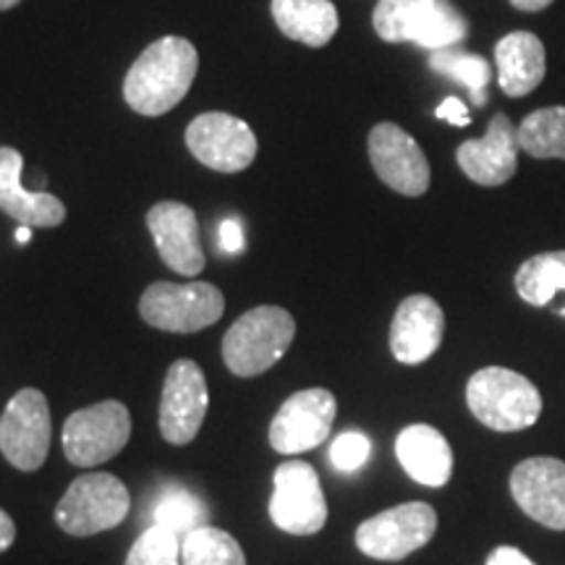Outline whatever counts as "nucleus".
Returning a JSON list of instances; mask_svg holds the SVG:
<instances>
[{
  "label": "nucleus",
  "instance_id": "1",
  "mask_svg": "<svg viewBox=\"0 0 565 565\" xmlns=\"http://www.w3.org/2000/svg\"><path fill=\"white\" fill-rule=\"evenodd\" d=\"M196 68L200 55L192 42L183 38L154 40L126 74V103L139 116H162L186 97Z\"/></svg>",
  "mask_w": 565,
  "mask_h": 565
},
{
  "label": "nucleus",
  "instance_id": "2",
  "mask_svg": "<svg viewBox=\"0 0 565 565\" xmlns=\"http://www.w3.org/2000/svg\"><path fill=\"white\" fill-rule=\"evenodd\" d=\"M466 404L475 419L494 433H521L542 414V395L536 385L505 366H484L471 374Z\"/></svg>",
  "mask_w": 565,
  "mask_h": 565
},
{
  "label": "nucleus",
  "instance_id": "3",
  "mask_svg": "<svg viewBox=\"0 0 565 565\" xmlns=\"http://www.w3.org/2000/svg\"><path fill=\"white\" fill-rule=\"evenodd\" d=\"M296 322L280 307H254L223 338V362L236 377H257L291 349Z\"/></svg>",
  "mask_w": 565,
  "mask_h": 565
},
{
  "label": "nucleus",
  "instance_id": "4",
  "mask_svg": "<svg viewBox=\"0 0 565 565\" xmlns=\"http://www.w3.org/2000/svg\"><path fill=\"white\" fill-rule=\"evenodd\" d=\"M131 511V494L118 477L95 471L68 484L55 508V524L71 536H92L124 524Z\"/></svg>",
  "mask_w": 565,
  "mask_h": 565
},
{
  "label": "nucleus",
  "instance_id": "5",
  "mask_svg": "<svg viewBox=\"0 0 565 565\" xmlns=\"http://www.w3.org/2000/svg\"><path fill=\"white\" fill-rule=\"evenodd\" d=\"M225 299L212 282H152L139 301L141 320L166 333H196L221 320Z\"/></svg>",
  "mask_w": 565,
  "mask_h": 565
},
{
  "label": "nucleus",
  "instance_id": "6",
  "mask_svg": "<svg viewBox=\"0 0 565 565\" xmlns=\"http://www.w3.org/2000/svg\"><path fill=\"white\" fill-rule=\"evenodd\" d=\"M131 437V414L121 401H103L74 412L63 424V454L68 463L100 466L126 448Z\"/></svg>",
  "mask_w": 565,
  "mask_h": 565
},
{
  "label": "nucleus",
  "instance_id": "7",
  "mask_svg": "<svg viewBox=\"0 0 565 565\" xmlns=\"http://www.w3.org/2000/svg\"><path fill=\"white\" fill-rule=\"evenodd\" d=\"M437 532V513L429 503L414 500L372 515L356 529V547L374 561L398 563L429 545Z\"/></svg>",
  "mask_w": 565,
  "mask_h": 565
},
{
  "label": "nucleus",
  "instance_id": "8",
  "mask_svg": "<svg viewBox=\"0 0 565 565\" xmlns=\"http://www.w3.org/2000/svg\"><path fill=\"white\" fill-rule=\"evenodd\" d=\"M270 498L273 524L286 534L309 536L328 524V500L320 477L307 461H286L275 469Z\"/></svg>",
  "mask_w": 565,
  "mask_h": 565
},
{
  "label": "nucleus",
  "instance_id": "9",
  "mask_svg": "<svg viewBox=\"0 0 565 565\" xmlns=\"http://www.w3.org/2000/svg\"><path fill=\"white\" fill-rule=\"evenodd\" d=\"M51 408L38 387H24L0 416V454L19 471H38L51 450Z\"/></svg>",
  "mask_w": 565,
  "mask_h": 565
},
{
  "label": "nucleus",
  "instance_id": "10",
  "mask_svg": "<svg viewBox=\"0 0 565 565\" xmlns=\"http://www.w3.org/2000/svg\"><path fill=\"white\" fill-rule=\"evenodd\" d=\"M338 414L335 395L324 387L294 393L270 424V445L282 456H299L330 437Z\"/></svg>",
  "mask_w": 565,
  "mask_h": 565
},
{
  "label": "nucleus",
  "instance_id": "11",
  "mask_svg": "<svg viewBox=\"0 0 565 565\" xmlns=\"http://www.w3.org/2000/svg\"><path fill=\"white\" fill-rule=\"evenodd\" d=\"M186 147L202 166L221 173H242L257 158V137L242 118L202 113L186 129Z\"/></svg>",
  "mask_w": 565,
  "mask_h": 565
},
{
  "label": "nucleus",
  "instance_id": "12",
  "mask_svg": "<svg viewBox=\"0 0 565 565\" xmlns=\"http://www.w3.org/2000/svg\"><path fill=\"white\" fill-rule=\"evenodd\" d=\"M370 162L385 186L404 196H422L429 189V160L412 134L398 124L383 121L366 139Z\"/></svg>",
  "mask_w": 565,
  "mask_h": 565
},
{
  "label": "nucleus",
  "instance_id": "13",
  "mask_svg": "<svg viewBox=\"0 0 565 565\" xmlns=\"http://www.w3.org/2000/svg\"><path fill=\"white\" fill-rule=\"evenodd\" d=\"M207 380L192 359H179L166 374L160 398V435L171 445H189L207 416Z\"/></svg>",
  "mask_w": 565,
  "mask_h": 565
},
{
  "label": "nucleus",
  "instance_id": "14",
  "mask_svg": "<svg viewBox=\"0 0 565 565\" xmlns=\"http://www.w3.org/2000/svg\"><path fill=\"white\" fill-rule=\"evenodd\" d=\"M511 494L536 524L565 532V461L550 456L526 458L513 469Z\"/></svg>",
  "mask_w": 565,
  "mask_h": 565
},
{
  "label": "nucleus",
  "instance_id": "15",
  "mask_svg": "<svg viewBox=\"0 0 565 565\" xmlns=\"http://www.w3.org/2000/svg\"><path fill=\"white\" fill-rule=\"evenodd\" d=\"M519 126L505 113H494L482 139H469L458 147L456 160L479 186H503L519 168Z\"/></svg>",
  "mask_w": 565,
  "mask_h": 565
},
{
  "label": "nucleus",
  "instance_id": "16",
  "mask_svg": "<svg viewBox=\"0 0 565 565\" xmlns=\"http://www.w3.org/2000/svg\"><path fill=\"white\" fill-rule=\"evenodd\" d=\"M147 228H150L160 259L173 273L194 278L204 270V252L200 242V221L189 204L158 202L147 212Z\"/></svg>",
  "mask_w": 565,
  "mask_h": 565
},
{
  "label": "nucleus",
  "instance_id": "17",
  "mask_svg": "<svg viewBox=\"0 0 565 565\" xmlns=\"http://www.w3.org/2000/svg\"><path fill=\"white\" fill-rule=\"evenodd\" d=\"M445 335L443 307L433 296L414 294L398 303L391 324V351L401 364H422L440 349Z\"/></svg>",
  "mask_w": 565,
  "mask_h": 565
},
{
  "label": "nucleus",
  "instance_id": "18",
  "mask_svg": "<svg viewBox=\"0 0 565 565\" xmlns=\"http://www.w3.org/2000/svg\"><path fill=\"white\" fill-rule=\"evenodd\" d=\"M24 160L11 147H0V210L30 228H53L66 221V207L47 192H26L21 186Z\"/></svg>",
  "mask_w": 565,
  "mask_h": 565
},
{
  "label": "nucleus",
  "instance_id": "19",
  "mask_svg": "<svg viewBox=\"0 0 565 565\" xmlns=\"http://www.w3.org/2000/svg\"><path fill=\"white\" fill-rule=\"evenodd\" d=\"M395 456L414 482L424 487L448 484L454 475V450L440 429L429 424H412L395 437Z\"/></svg>",
  "mask_w": 565,
  "mask_h": 565
},
{
  "label": "nucleus",
  "instance_id": "20",
  "mask_svg": "<svg viewBox=\"0 0 565 565\" xmlns=\"http://www.w3.org/2000/svg\"><path fill=\"white\" fill-rule=\"evenodd\" d=\"M498 84L508 97H526L545 82L547 53L534 32H511L494 45Z\"/></svg>",
  "mask_w": 565,
  "mask_h": 565
},
{
  "label": "nucleus",
  "instance_id": "21",
  "mask_svg": "<svg viewBox=\"0 0 565 565\" xmlns=\"http://www.w3.org/2000/svg\"><path fill=\"white\" fill-rule=\"evenodd\" d=\"M273 19L288 40L324 47L338 32V9L330 0H273Z\"/></svg>",
  "mask_w": 565,
  "mask_h": 565
},
{
  "label": "nucleus",
  "instance_id": "22",
  "mask_svg": "<svg viewBox=\"0 0 565 565\" xmlns=\"http://www.w3.org/2000/svg\"><path fill=\"white\" fill-rule=\"evenodd\" d=\"M515 294L532 307H547L555 296L565 294V249L542 252L529 257L515 270Z\"/></svg>",
  "mask_w": 565,
  "mask_h": 565
},
{
  "label": "nucleus",
  "instance_id": "23",
  "mask_svg": "<svg viewBox=\"0 0 565 565\" xmlns=\"http://www.w3.org/2000/svg\"><path fill=\"white\" fill-rule=\"evenodd\" d=\"M152 521L160 526L173 529L183 540V536L196 532V529L210 526V511L192 490L181 484H166L154 494Z\"/></svg>",
  "mask_w": 565,
  "mask_h": 565
},
{
  "label": "nucleus",
  "instance_id": "24",
  "mask_svg": "<svg viewBox=\"0 0 565 565\" xmlns=\"http://www.w3.org/2000/svg\"><path fill=\"white\" fill-rule=\"evenodd\" d=\"M519 145L536 160H565V108H540L521 121Z\"/></svg>",
  "mask_w": 565,
  "mask_h": 565
},
{
  "label": "nucleus",
  "instance_id": "25",
  "mask_svg": "<svg viewBox=\"0 0 565 565\" xmlns=\"http://www.w3.org/2000/svg\"><path fill=\"white\" fill-rule=\"evenodd\" d=\"M429 68L437 71L440 76H448L469 89L471 100L477 108L487 105V84L492 82V66L482 55L458 51V47H445V51H433Z\"/></svg>",
  "mask_w": 565,
  "mask_h": 565
},
{
  "label": "nucleus",
  "instance_id": "26",
  "mask_svg": "<svg viewBox=\"0 0 565 565\" xmlns=\"http://www.w3.org/2000/svg\"><path fill=\"white\" fill-rule=\"evenodd\" d=\"M437 0H380L372 13V26L380 40L412 42L419 26L435 11Z\"/></svg>",
  "mask_w": 565,
  "mask_h": 565
},
{
  "label": "nucleus",
  "instance_id": "27",
  "mask_svg": "<svg viewBox=\"0 0 565 565\" xmlns=\"http://www.w3.org/2000/svg\"><path fill=\"white\" fill-rule=\"evenodd\" d=\"M183 565H246L242 545L228 532L202 526L181 540Z\"/></svg>",
  "mask_w": 565,
  "mask_h": 565
},
{
  "label": "nucleus",
  "instance_id": "28",
  "mask_svg": "<svg viewBox=\"0 0 565 565\" xmlns=\"http://www.w3.org/2000/svg\"><path fill=\"white\" fill-rule=\"evenodd\" d=\"M126 565H181V536L173 529L152 524L131 545Z\"/></svg>",
  "mask_w": 565,
  "mask_h": 565
},
{
  "label": "nucleus",
  "instance_id": "29",
  "mask_svg": "<svg viewBox=\"0 0 565 565\" xmlns=\"http://www.w3.org/2000/svg\"><path fill=\"white\" fill-rule=\"evenodd\" d=\"M370 456H372L370 437L364 433H356V429L338 435L333 445H330V463H333L338 471H345V475L362 469V466L370 461Z\"/></svg>",
  "mask_w": 565,
  "mask_h": 565
},
{
  "label": "nucleus",
  "instance_id": "30",
  "mask_svg": "<svg viewBox=\"0 0 565 565\" xmlns=\"http://www.w3.org/2000/svg\"><path fill=\"white\" fill-rule=\"evenodd\" d=\"M221 246L228 254L244 249V228L238 217H225L221 223Z\"/></svg>",
  "mask_w": 565,
  "mask_h": 565
},
{
  "label": "nucleus",
  "instance_id": "31",
  "mask_svg": "<svg viewBox=\"0 0 565 565\" xmlns=\"http://www.w3.org/2000/svg\"><path fill=\"white\" fill-rule=\"evenodd\" d=\"M435 116L440 118V121H448L454 126H469L471 118H469V110H466V105L458 100V97H448L440 108L435 110Z\"/></svg>",
  "mask_w": 565,
  "mask_h": 565
},
{
  "label": "nucleus",
  "instance_id": "32",
  "mask_svg": "<svg viewBox=\"0 0 565 565\" xmlns=\"http://www.w3.org/2000/svg\"><path fill=\"white\" fill-rule=\"evenodd\" d=\"M487 565H536V563L529 555L521 553V550L503 545L492 550V555L487 557Z\"/></svg>",
  "mask_w": 565,
  "mask_h": 565
},
{
  "label": "nucleus",
  "instance_id": "33",
  "mask_svg": "<svg viewBox=\"0 0 565 565\" xmlns=\"http://www.w3.org/2000/svg\"><path fill=\"white\" fill-rule=\"evenodd\" d=\"M13 540H17V524H13L11 515L0 508V553H6V550L13 545Z\"/></svg>",
  "mask_w": 565,
  "mask_h": 565
},
{
  "label": "nucleus",
  "instance_id": "34",
  "mask_svg": "<svg viewBox=\"0 0 565 565\" xmlns=\"http://www.w3.org/2000/svg\"><path fill=\"white\" fill-rule=\"evenodd\" d=\"M511 6L515 11L540 13V11H545L547 6H553V0H511Z\"/></svg>",
  "mask_w": 565,
  "mask_h": 565
},
{
  "label": "nucleus",
  "instance_id": "35",
  "mask_svg": "<svg viewBox=\"0 0 565 565\" xmlns=\"http://www.w3.org/2000/svg\"><path fill=\"white\" fill-rule=\"evenodd\" d=\"M13 236H17V244H30V238H32V228H30V225H19V228H17V233H13Z\"/></svg>",
  "mask_w": 565,
  "mask_h": 565
},
{
  "label": "nucleus",
  "instance_id": "36",
  "mask_svg": "<svg viewBox=\"0 0 565 565\" xmlns=\"http://www.w3.org/2000/svg\"><path fill=\"white\" fill-rule=\"evenodd\" d=\"M21 0H0V11H9L13 6H19Z\"/></svg>",
  "mask_w": 565,
  "mask_h": 565
}]
</instances>
